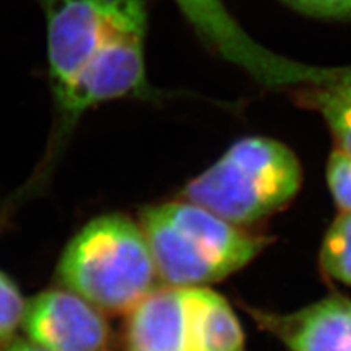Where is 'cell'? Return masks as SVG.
I'll return each mask as SVG.
<instances>
[{
	"instance_id": "obj_3",
	"label": "cell",
	"mask_w": 351,
	"mask_h": 351,
	"mask_svg": "<svg viewBox=\"0 0 351 351\" xmlns=\"http://www.w3.org/2000/svg\"><path fill=\"white\" fill-rule=\"evenodd\" d=\"M303 170L295 154L281 142L240 139L182 192L188 202L234 226H247L281 211L299 193Z\"/></svg>"
},
{
	"instance_id": "obj_15",
	"label": "cell",
	"mask_w": 351,
	"mask_h": 351,
	"mask_svg": "<svg viewBox=\"0 0 351 351\" xmlns=\"http://www.w3.org/2000/svg\"><path fill=\"white\" fill-rule=\"evenodd\" d=\"M304 15L329 19H350L351 0H282Z\"/></svg>"
},
{
	"instance_id": "obj_10",
	"label": "cell",
	"mask_w": 351,
	"mask_h": 351,
	"mask_svg": "<svg viewBox=\"0 0 351 351\" xmlns=\"http://www.w3.org/2000/svg\"><path fill=\"white\" fill-rule=\"evenodd\" d=\"M191 351H245L243 329L228 302L208 287H189Z\"/></svg>"
},
{
	"instance_id": "obj_9",
	"label": "cell",
	"mask_w": 351,
	"mask_h": 351,
	"mask_svg": "<svg viewBox=\"0 0 351 351\" xmlns=\"http://www.w3.org/2000/svg\"><path fill=\"white\" fill-rule=\"evenodd\" d=\"M290 351H351V299L329 295L287 315L254 312Z\"/></svg>"
},
{
	"instance_id": "obj_5",
	"label": "cell",
	"mask_w": 351,
	"mask_h": 351,
	"mask_svg": "<svg viewBox=\"0 0 351 351\" xmlns=\"http://www.w3.org/2000/svg\"><path fill=\"white\" fill-rule=\"evenodd\" d=\"M47 24L49 84L63 97L103 44L117 31L148 24L145 0H38Z\"/></svg>"
},
{
	"instance_id": "obj_14",
	"label": "cell",
	"mask_w": 351,
	"mask_h": 351,
	"mask_svg": "<svg viewBox=\"0 0 351 351\" xmlns=\"http://www.w3.org/2000/svg\"><path fill=\"white\" fill-rule=\"evenodd\" d=\"M326 180L341 213H351V156L335 149L328 160Z\"/></svg>"
},
{
	"instance_id": "obj_7",
	"label": "cell",
	"mask_w": 351,
	"mask_h": 351,
	"mask_svg": "<svg viewBox=\"0 0 351 351\" xmlns=\"http://www.w3.org/2000/svg\"><path fill=\"white\" fill-rule=\"evenodd\" d=\"M32 343L49 351H107L110 328L100 309L71 290H47L27 302L24 321Z\"/></svg>"
},
{
	"instance_id": "obj_6",
	"label": "cell",
	"mask_w": 351,
	"mask_h": 351,
	"mask_svg": "<svg viewBox=\"0 0 351 351\" xmlns=\"http://www.w3.org/2000/svg\"><path fill=\"white\" fill-rule=\"evenodd\" d=\"M201 40L268 86H322L351 81V66L319 68L278 56L261 46L226 8L224 0H174Z\"/></svg>"
},
{
	"instance_id": "obj_1",
	"label": "cell",
	"mask_w": 351,
	"mask_h": 351,
	"mask_svg": "<svg viewBox=\"0 0 351 351\" xmlns=\"http://www.w3.org/2000/svg\"><path fill=\"white\" fill-rule=\"evenodd\" d=\"M139 226L158 277L171 287H205L224 280L254 261L271 241L188 201L145 208Z\"/></svg>"
},
{
	"instance_id": "obj_13",
	"label": "cell",
	"mask_w": 351,
	"mask_h": 351,
	"mask_svg": "<svg viewBox=\"0 0 351 351\" xmlns=\"http://www.w3.org/2000/svg\"><path fill=\"white\" fill-rule=\"evenodd\" d=\"M25 307L16 282L0 271V339L10 337L22 325Z\"/></svg>"
},
{
	"instance_id": "obj_2",
	"label": "cell",
	"mask_w": 351,
	"mask_h": 351,
	"mask_svg": "<svg viewBox=\"0 0 351 351\" xmlns=\"http://www.w3.org/2000/svg\"><path fill=\"white\" fill-rule=\"evenodd\" d=\"M58 276L97 309L128 313L154 290L158 274L141 226L126 215L107 214L69 241Z\"/></svg>"
},
{
	"instance_id": "obj_8",
	"label": "cell",
	"mask_w": 351,
	"mask_h": 351,
	"mask_svg": "<svg viewBox=\"0 0 351 351\" xmlns=\"http://www.w3.org/2000/svg\"><path fill=\"white\" fill-rule=\"evenodd\" d=\"M191 339L189 287L154 289L128 312V351H191Z\"/></svg>"
},
{
	"instance_id": "obj_4",
	"label": "cell",
	"mask_w": 351,
	"mask_h": 351,
	"mask_svg": "<svg viewBox=\"0 0 351 351\" xmlns=\"http://www.w3.org/2000/svg\"><path fill=\"white\" fill-rule=\"evenodd\" d=\"M147 25L117 31L98 50L60 100L54 101L56 122L47 151L28 182L0 208V223L12 218L18 208L47 184L71 132L88 110L117 98L142 95L148 90L144 41Z\"/></svg>"
},
{
	"instance_id": "obj_12",
	"label": "cell",
	"mask_w": 351,
	"mask_h": 351,
	"mask_svg": "<svg viewBox=\"0 0 351 351\" xmlns=\"http://www.w3.org/2000/svg\"><path fill=\"white\" fill-rule=\"evenodd\" d=\"M319 262L328 278L351 285V213H339L329 226Z\"/></svg>"
},
{
	"instance_id": "obj_16",
	"label": "cell",
	"mask_w": 351,
	"mask_h": 351,
	"mask_svg": "<svg viewBox=\"0 0 351 351\" xmlns=\"http://www.w3.org/2000/svg\"><path fill=\"white\" fill-rule=\"evenodd\" d=\"M5 351H49V350L32 341H16L14 344H10Z\"/></svg>"
},
{
	"instance_id": "obj_11",
	"label": "cell",
	"mask_w": 351,
	"mask_h": 351,
	"mask_svg": "<svg viewBox=\"0 0 351 351\" xmlns=\"http://www.w3.org/2000/svg\"><path fill=\"white\" fill-rule=\"evenodd\" d=\"M295 100L319 113L331 130L337 149L351 156V81L322 86H306Z\"/></svg>"
}]
</instances>
